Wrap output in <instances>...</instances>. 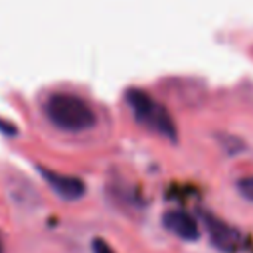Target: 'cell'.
Wrapping results in <instances>:
<instances>
[{"label": "cell", "instance_id": "cell-1", "mask_svg": "<svg viewBox=\"0 0 253 253\" xmlns=\"http://www.w3.org/2000/svg\"><path fill=\"white\" fill-rule=\"evenodd\" d=\"M47 119L61 130L81 132L97 123V115L91 105L73 93H53L45 101Z\"/></svg>", "mask_w": 253, "mask_h": 253}, {"label": "cell", "instance_id": "cell-2", "mask_svg": "<svg viewBox=\"0 0 253 253\" xmlns=\"http://www.w3.org/2000/svg\"><path fill=\"white\" fill-rule=\"evenodd\" d=\"M125 99H126L134 119L140 125H144L146 128H150V130H154L166 138H170L172 142L178 140V128H176L172 115L154 97H150L142 89H128Z\"/></svg>", "mask_w": 253, "mask_h": 253}, {"label": "cell", "instance_id": "cell-3", "mask_svg": "<svg viewBox=\"0 0 253 253\" xmlns=\"http://www.w3.org/2000/svg\"><path fill=\"white\" fill-rule=\"evenodd\" d=\"M202 221L210 233V239L211 243L219 249V251H225V253H235V251H241L247 243L245 235L235 229L233 225L225 223L223 219H219L217 215L213 213H208V211H202Z\"/></svg>", "mask_w": 253, "mask_h": 253}, {"label": "cell", "instance_id": "cell-4", "mask_svg": "<svg viewBox=\"0 0 253 253\" xmlns=\"http://www.w3.org/2000/svg\"><path fill=\"white\" fill-rule=\"evenodd\" d=\"M45 182L51 186V190L61 196L63 200H79L83 194H85V184L81 178L77 176H67V174H59V172H53V170H47V168H40Z\"/></svg>", "mask_w": 253, "mask_h": 253}, {"label": "cell", "instance_id": "cell-5", "mask_svg": "<svg viewBox=\"0 0 253 253\" xmlns=\"http://www.w3.org/2000/svg\"><path fill=\"white\" fill-rule=\"evenodd\" d=\"M162 223L168 231H172L174 235H178L180 239H186V241H194L198 239L200 235V227H198V221L182 211V210H170L162 215Z\"/></svg>", "mask_w": 253, "mask_h": 253}, {"label": "cell", "instance_id": "cell-6", "mask_svg": "<svg viewBox=\"0 0 253 253\" xmlns=\"http://www.w3.org/2000/svg\"><path fill=\"white\" fill-rule=\"evenodd\" d=\"M237 190L243 198H247L249 202H253V176H245L237 180Z\"/></svg>", "mask_w": 253, "mask_h": 253}, {"label": "cell", "instance_id": "cell-7", "mask_svg": "<svg viewBox=\"0 0 253 253\" xmlns=\"http://www.w3.org/2000/svg\"><path fill=\"white\" fill-rule=\"evenodd\" d=\"M91 247H93V253H115V249L103 237H95L93 243H91Z\"/></svg>", "mask_w": 253, "mask_h": 253}, {"label": "cell", "instance_id": "cell-8", "mask_svg": "<svg viewBox=\"0 0 253 253\" xmlns=\"http://www.w3.org/2000/svg\"><path fill=\"white\" fill-rule=\"evenodd\" d=\"M0 253H4V243H2V237H0Z\"/></svg>", "mask_w": 253, "mask_h": 253}]
</instances>
